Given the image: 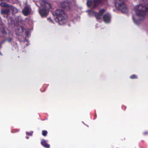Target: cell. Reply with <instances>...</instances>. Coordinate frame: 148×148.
I'll use <instances>...</instances> for the list:
<instances>
[{
  "label": "cell",
  "mask_w": 148,
  "mask_h": 148,
  "mask_svg": "<svg viewBox=\"0 0 148 148\" xmlns=\"http://www.w3.org/2000/svg\"><path fill=\"white\" fill-rule=\"evenodd\" d=\"M87 5L88 7H91V5H92V1L91 0H89L87 2Z\"/></svg>",
  "instance_id": "52a82bcc"
},
{
  "label": "cell",
  "mask_w": 148,
  "mask_h": 148,
  "mask_svg": "<svg viewBox=\"0 0 148 148\" xmlns=\"http://www.w3.org/2000/svg\"><path fill=\"white\" fill-rule=\"evenodd\" d=\"M54 15L56 19L60 24H64L67 21V15L65 11H63L62 10L58 9L56 10Z\"/></svg>",
  "instance_id": "6da1fadb"
},
{
  "label": "cell",
  "mask_w": 148,
  "mask_h": 148,
  "mask_svg": "<svg viewBox=\"0 0 148 148\" xmlns=\"http://www.w3.org/2000/svg\"><path fill=\"white\" fill-rule=\"evenodd\" d=\"M7 1V0H0V1Z\"/></svg>",
  "instance_id": "ba28073f"
},
{
  "label": "cell",
  "mask_w": 148,
  "mask_h": 148,
  "mask_svg": "<svg viewBox=\"0 0 148 148\" xmlns=\"http://www.w3.org/2000/svg\"><path fill=\"white\" fill-rule=\"evenodd\" d=\"M116 6L122 13L127 14L128 12V8L127 4L122 0H117L116 2Z\"/></svg>",
  "instance_id": "7a4b0ae2"
},
{
  "label": "cell",
  "mask_w": 148,
  "mask_h": 148,
  "mask_svg": "<svg viewBox=\"0 0 148 148\" xmlns=\"http://www.w3.org/2000/svg\"><path fill=\"white\" fill-rule=\"evenodd\" d=\"M136 13L140 17H143L146 14L147 9L146 7L143 5H139L135 8Z\"/></svg>",
  "instance_id": "3957f363"
},
{
  "label": "cell",
  "mask_w": 148,
  "mask_h": 148,
  "mask_svg": "<svg viewBox=\"0 0 148 148\" xmlns=\"http://www.w3.org/2000/svg\"><path fill=\"white\" fill-rule=\"evenodd\" d=\"M30 12H31V10H30V8L28 7H25L23 10V13L26 16L29 15L30 14Z\"/></svg>",
  "instance_id": "8992f818"
},
{
  "label": "cell",
  "mask_w": 148,
  "mask_h": 148,
  "mask_svg": "<svg viewBox=\"0 0 148 148\" xmlns=\"http://www.w3.org/2000/svg\"><path fill=\"white\" fill-rule=\"evenodd\" d=\"M40 14L42 17H46L49 14V10L47 9L42 8L40 10Z\"/></svg>",
  "instance_id": "277c9868"
},
{
  "label": "cell",
  "mask_w": 148,
  "mask_h": 148,
  "mask_svg": "<svg viewBox=\"0 0 148 148\" xmlns=\"http://www.w3.org/2000/svg\"><path fill=\"white\" fill-rule=\"evenodd\" d=\"M103 19L105 22L109 23L110 22V20H111V17L109 14H106L103 16Z\"/></svg>",
  "instance_id": "5b68a950"
}]
</instances>
